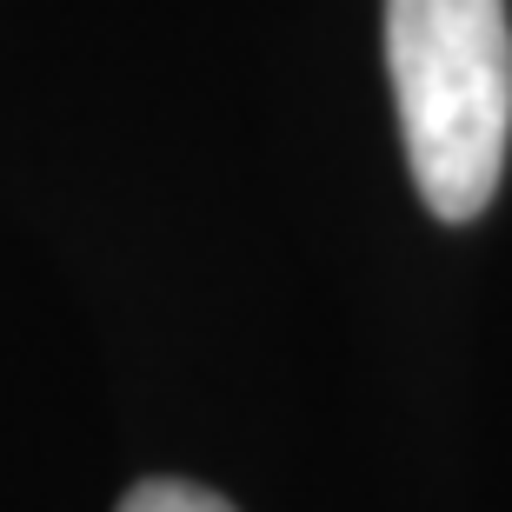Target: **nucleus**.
<instances>
[{"instance_id": "2", "label": "nucleus", "mask_w": 512, "mask_h": 512, "mask_svg": "<svg viewBox=\"0 0 512 512\" xmlns=\"http://www.w3.org/2000/svg\"><path fill=\"white\" fill-rule=\"evenodd\" d=\"M114 512H233V506L207 486H193V479H140Z\"/></svg>"}, {"instance_id": "1", "label": "nucleus", "mask_w": 512, "mask_h": 512, "mask_svg": "<svg viewBox=\"0 0 512 512\" xmlns=\"http://www.w3.org/2000/svg\"><path fill=\"white\" fill-rule=\"evenodd\" d=\"M386 74L419 200L479 220L512 140L506 0H386Z\"/></svg>"}]
</instances>
